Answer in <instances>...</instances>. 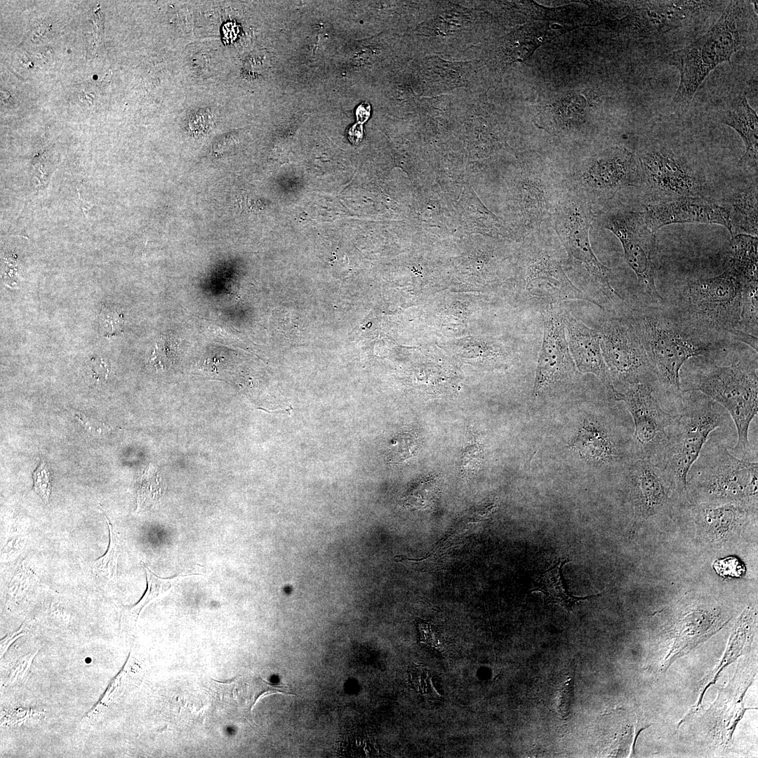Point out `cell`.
I'll use <instances>...</instances> for the list:
<instances>
[{
    "mask_svg": "<svg viewBox=\"0 0 758 758\" xmlns=\"http://www.w3.org/2000/svg\"><path fill=\"white\" fill-rule=\"evenodd\" d=\"M757 282L724 269L689 283L680 292L679 318L700 331H726L757 350Z\"/></svg>",
    "mask_w": 758,
    "mask_h": 758,
    "instance_id": "obj_1",
    "label": "cell"
},
{
    "mask_svg": "<svg viewBox=\"0 0 758 758\" xmlns=\"http://www.w3.org/2000/svg\"><path fill=\"white\" fill-rule=\"evenodd\" d=\"M750 4L751 1H730L703 35L668 56L669 63L680 74L673 99L677 108L687 110L710 72L729 62L733 54L757 39V18Z\"/></svg>",
    "mask_w": 758,
    "mask_h": 758,
    "instance_id": "obj_2",
    "label": "cell"
},
{
    "mask_svg": "<svg viewBox=\"0 0 758 758\" xmlns=\"http://www.w3.org/2000/svg\"><path fill=\"white\" fill-rule=\"evenodd\" d=\"M632 324L656 380L668 391L681 390L680 371L688 359L715 349L700 330L674 314L646 311L635 316Z\"/></svg>",
    "mask_w": 758,
    "mask_h": 758,
    "instance_id": "obj_3",
    "label": "cell"
},
{
    "mask_svg": "<svg viewBox=\"0 0 758 758\" xmlns=\"http://www.w3.org/2000/svg\"><path fill=\"white\" fill-rule=\"evenodd\" d=\"M657 615L661 621L651 632V660L647 665L656 675L665 673L731 620L717 602L699 599H681Z\"/></svg>",
    "mask_w": 758,
    "mask_h": 758,
    "instance_id": "obj_4",
    "label": "cell"
},
{
    "mask_svg": "<svg viewBox=\"0 0 758 758\" xmlns=\"http://www.w3.org/2000/svg\"><path fill=\"white\" fill-rule=\"evenodd\" d=\"M757 462L734 456L721 444H707L689 471L688 502L757 507Z\"/></svg>",
    "mask_w": 758,
    "mask_h": 758,
    "instance_id": "obj_5",
    "label": "cell"
},
{
    "mask_svg": "<svg viewBox=\"0 0 758 758\" xmlns=\"http://www.w3.org/2000/svg\"><path fill=\"white\" fill-rule=\"evenodd\" d=\"M707 397L686 405L674 415L666 442L654 463L659 467L670 493L688 500L686 479L689 470L708 441L724 423V413Z\"/></svg>",
    "mask_w": 758,
    "mask_h": 758,
    "instance_id": "obj_6",
    "label": "cell"
},
{
    "mask_svg": "<svg viewBox=\"0 0 758 758\" xmlns=\"http://www.w3.org/2000/svg\"><path fill=\"white\" fill-rule=\"evenodd\" d=\"M757 365L736 363L729 366L710 364L696 371L686 391H697L722 406L731 415L737 430L732 448L736 457L750 461L752 447L748 432L757 414Z\"/></svg>",
    "mask_w": 758,
    "mask_h": 758,
    "instance_id": "obj_7",
    "label": "cell"
},
{
    "mask_svg": "<svg viewBox=\"0 0 758 758\" xmlns=\"http://www.w3.org/2000/svg\"><path fill=\"white\" fill-rule=\"evenodd\" d=\"M524 297L528 307L538 309L559 305L567 300L596 301L577 288L565 273L554 248L531 243L528 246L522 279Z\"/></svg>",
    "mask_w": 758,
    "mask_h": 758,
    "instance_id": "obj_8",
    "label": "cell"
},
{
    "mask_svg": "<svg viewBox=\"0 0 758 758\" xmlns=\"http://www.w3.org/2000/svg\"><path fill=\"white\" fill-rule=\"evenodd\" d=\"M649 380L613 390L616 401H623L634 425L633 448L637 458L656 460L662 451L675 415L664 411L656 397L654 382Z\"/></svg>",
    "mask_w": 758,
    "mask_h": 758,
    "instance_id": "obj_9",
    "label": "cell"
},
{
    "mask_svg": "<svg viewBox=\"0 0 758 758\" xmlns=\"http://www.w3.org/2000/svg\"><path fill=\"white\" fill-rule=\"evenodd\" d=\"M757 674L756 656L743 658L727 684L719 689L716 700L702 714L703 725L710 743L720 753L732 749L733 736L738 722L747 710L755 709L745 707L744 697Z\"/></svg>",
    "mask_w": 758,
    "mask_h": 758,
    "instance_id": "obj_10",
    "label": "cell"
},
{
    "mask_svg": "<svg viewBox=\"0 0 758 758\" xmlns=\"http://www.w3.org/2000/svg\"><path fill=\"white\" fill-rule=\"evenodd\" d=\"M597 331L613 390L616 385L625 388L639 382L656 380L632 323L609 319Z\"/></svg>",
    "mask_w": 758,
    "mask_h": 758,
    "instance_id": "obj_11",
    "label": "cell"
},
{
    "mask_svg": "<svg viewBox=\"0 0 758 758\" xmlns=\"http://www.w3.org/2000/svg\"><path fill=\"white\" fill-rule=\"evenodd\" d=\"M603 226L620 240L626 262L649 296L654 300H662L655 283L656 233L649 227L644 212L609 213L604 218Z\"/></svg>",
    "mask_w": 758,
    "mask_h": 758,
    "instance_id": "obj_12",
    "label": "cell"
},
{
    "mask_svg": "<svg viewBox=\"0 0 758 758\" xmlns=\"http://www.w3.org/2000/svg\"><path fill=\"white\" fill-rule=\"evenodd\" d=\"M554 229L570 256L581 262L601 292L608 297L614 293L609 281V270L594 255L589 239L590 211L578 197H567L554 214Z\"/></svg>",
    "mask_w": 758,
    "mask_h": 758,
    "instance_id": "obj_13",
    "label": "cell"
},
{
    "mask_svg": "<svg viewBox=\"0 0 758 758\" xmlns=\"http://www.w3.org/2000/svg\"><path fill=\"white\" fill-rule=\"evenodd\" d=\"M561 310L560 305H554L541 312L544 328L533 386L535 396L554 389L576 375Z\"/></svg>",
    "mask_w": 758,
    "mask_h": 758,
    "instance_id": "obj_14",
    "label": "cell"
},
{
    "mask_svg": "<svg viewBox=\"0 0 758 758\" xmlns=\"http://www.w3.org/2000/svg\"><path fill=\"white\" fill-rule=\"evenodd\" d=\"M630 499L634 509L630 536L649 517H672L670 491L659 467L651 460L637 458L628 470Z\"/></svg>",
    "mask_w": 758,
    "mask_h": 758,
    "instance_id": "obj_15",
    "label": "cell"
},
{
    "mask_svg": "<svg viewBox=\"0 0 758 758\" xmlns=\"http://www.w3.org/2000/svg\"><path fill=\"white\" fill-rule=\"evenodd\" d=\"M691 515L697 536L710 546L722 547L736 540L757 507L733 503H692Z\"/></svg>",
    "mask_w": 758,
    "mask_h": 758,
    "instance_id": "obj_16",
    "label": "cell"
},
{
    "mask_svg": "<svg viewBox=\"0 0 758 758\" xmlns=\"http://www.w3.org/2000/svg\"><path fill=\"white\" fill-rule=\"evenodd\" d=\"M639 164L641 177L666 201L698 197L700 185L696 178L671 153L650 149L639 157Z\"/></svg>",
    "mask_w": 758,
    "mask_h": 758,
    "instance_id": "obj_17",
    "label": "cell"
},
{
    "mask_svg": "<svg viewBox=\"0 0 758 758\" xmlns=\"http://www.w3.org/2000/svg\"><path fill=\"white\" fill-rule=\"evenodd\" d=\"M644 212L649 227L655 233L670 224L703 223L722 225L731 234L728 209L699 197H685L649 204Z\"/></svg>",
    "mask_w": 758,
    "mask_h": 758,
    "instance_id": "obj_18",
    "label": "cell"
},
{
    "mask_svg": "<svg viewBox=\"0 0 758 758\" xmlns=\"http://www.w3.org/2000/svg\"><path fill=\"white\" fill-rule=\"evenodd\" d=\"M641 178L639 161L628 149L613 147L603 152L584 173L587 185L601 193H614L637 183Z\"/></svg>",
    "mask_w": 758,
    "mask_h": 758,
    "instance_id": "obj_19",
    "label": "cell"
},
{
    "mask_svg": "<svg viewBox=\"0 0 758 758\" xmlns=\"http://www.w3.org/2000/svg\"><path fill=\"white\" fill-rule=\"evenodd\" d=\"M561 315L576 368L581 373H592L598 377L612 392L613 387L602 357L597 331L587 326L566 309L562 308Z\"/></svg>",
    "mask_w": 758,
    "mask_h": 758,
    "instance_id": "obj_20",
    "label": "cell"
},
{
    "mask_svg": "<svg viewBox=\"0 0 758 758\" xmlns=\"http://www.w3.org/2000/svg\"><path fill=\"white\" fill-rule=\"evenodd\" d=\"M756 629L757 613L753 607L748 606L736 620L721 660L700 681L697 701L679 721L677 726L691 719L701 710L705 692L710 686L716 683L723 670L739 657L750 652Z\"/></svg>",
    "mask_w": 758,
    "mask_h": 758,
    "instance_id": "obj_21",
    "label": "cell"
},
{
    "mask_svg": "<svg viewBox=\"0 0 758 758\" xmlns=\"http://www.w3.org/2000/svg\"><path fill=\"white\" fill-rule=\"evenodd\" d=\"M721 121L734 129L742 138L745 151L738 166L749 170L757 168L758 117L745 94L735 97L722 112Z\"/></svg>",
    "mask_w": 758,
    "mask_h": 758,
    "instance_id": "obj_22",
    "label": "cell"
},
{
    "mask_svg": "<svg viewBox=\"0 0 758 758\" xmlns=\"http://www.w3.org/2000/svg\"><path fill=\"white\" fill-rule=\"evenodd\" d=\"M571 446L581 457L599 465H610L621 456L610 430L596 420L587 421Z\"/></svg>",
    "mask_w": 758,
    "mask_h": 758,
    "instance_id": "obj_23",
    "label": "cell"
},
{
    "mask_svg": "<svg viewBox=\"0 0 758 758\" xmlns=\"http://www.w3.org/2000/svg\"><path fill=\"white\" fill-rule=\"evenodd\" d=\"M757 237L736 234L731 237L724 269L746 282H757Z\"/></svg>",
    "mask_w": 758,
    "mask_h": 758,
    "instance_id": "obj_24",
    "label": "cell"
},
{
    "mask_svg": "<svg viewBox=\"0 0 758 758\" xmlns=\"http://www.w3.org/2000/svg\"><path fill=\"white\" fill-rule=\"evenodd\" d=\"M569 561L568 558L558 559L553 564L543 570L536 578L532 591L540 592L545 604H558L567 611H572L578 601L595 595L576 596L566 589L562 578V568Z\"/></svg>",
    "mask_w": 758,
    "mask_h": 758,
    "instance_id": "obj_25",
    "label": "cell"
},
{
    "mask_svg": "<svg viewBox=\"0 0 758 758\" xmlns=\"http://www.w3.org/2000/svg\"><path fill=\"white\" fill-rule=\"evenodd\" d=\"M731 225V237L747 234L754 237L758 233L757 185H752L733 195L729 210Z\"/></svg>",
    "mask_w": 758,
    "mask_h": 758,
    "instance_id": "obj_26",
    "label": "cell"
},
{
    "mask_svg": "<svg viewBox=\"0 0 758 758\" xmlns=\"http://www.w3.org/2000/svg\"><path fill=\"white\" fill-rule=\"evenodd\" d=\"M232 684L234 690L233 696L230 700H234L239 707L246 709L248 711H251L258 698L265 694L282 693L296 696L285 686L272 684L258 677L239 679Z\"/></svg>",
    "mask_w": 758,
    "mask_h": 758,
    "instance_id": "obj_27",
    "label": "cell"
},
{
    "mask_svg": "<svg viewBox=\"0 0 758 758\" xmlns=\"http://www.w3.org/2000/svg\"><path fill=\"white\" fill-rule=\"evenodd\" d=\"M109 532V543L106 553L92 566V572L102 583L114 584L117 580L118 559L121 552V540L109 520L105 517Z\"/></svg>",
    "mask_w": 758,
    "mask_h": 758,
    "instance_id": "obj_28",
    "label": "cell"
},
{
    "mask_svg": "<svg viewBox=\"0 0 758 758\" xmlns=\"http://www.w3.org/2000/svg\"><path fill=\"white\" fill-rule=\"evenodd\" d=\"M419 446V440L414 434L408 432L399 434L390 442L386 459L392 464L402 463L412 458Z\"/></svg>",
    "mask_w": 758,
    "mask_h": 758,
    "instance_id": "obj_29",
    "label": "cell"
},
{
    "mask_svg": "<svg viewBox=\"0 0 758 758\" xmlns=\"http://www.w3.org/2000/svg\"><path fill=\"white\" fill-rule=\"evenodd\" d=\"M145 571L147 589L140 601V604L142 605L146 604L149 601L167 594L178 581L187 576H178L173 578H161L156 576L147 566H145Z\"/></svg>",
    "mask_w": 758,
    "mask_h": 758,
    "instance_id": "obj_30",
    "label": "cell"
},
{
    "mask_svg": "<svg viewBox=\"0 0 758 758\" xmlns=\"http://www.w3.org/2000/svg\"><path fill=\"white\" fill-rule=\"evenodd\" d=\"M483 452L477 439H471L463 448L461 457L462 471L466 474L477 472L481 465Z\"/></svg>",
    "mask_w": 758,
    "mask_h": 758,
    "instance_id": "obj_31",
    "label": "cell"
},
{
    "mask_svg": "<svg viewBox=\"0 0 758 758\" xmlns=\"http://www.w3.org/2000/svg\"><path fill=\"white\" fill-rule=\"evenodd\" d=\"M32 475L35 492L45 503H47L51 491V474L48 467L44 460L34 471Z\"/></svg>",
    "mask_w": 758,
    "mask_h": 758,
    "instance_id": "obj_32",
    "label": "cell"
},
{
    "mask_svg": "<svg viewBox=\"0 0 758 758\" xmlns=\"http://www.w3.org/2000/svg\"><path fill=\"white\" fill-rule=\"evenodd\" d=\"M586 102L583 97L572 95L564 98L559 108L561 117L567 119H578L583 116Z\"/></svg>",
    "mask_w": 758,
    "mask_h": 758,
    "instance_id": "obj_33",
    "label": "cell"
},
{
    "mask_svg": "<svg viewBox=\"0 0 758 758\" xmlns=\"http://www.w3.org/2000/svg\"><path fill=\"white\" fill-rule=\"evenodd\" d=\"M573 680L568 678L559 691L557 699V710L563 719L570 714L573 701Z\"/></svg>",
    "mask_w": 758,
    "mask_h": 758,
    "instance_id": "obj_34",
    "label": "cell"
},
{
    "mask_svg": "<svg viewBox=\"0 0 758 758\" xmlns=\"http://www.w3.org/2000/svg\"><path fill=\"white\" fill-rule=\"evenodd\" d=\"M715 571L723 578L741 577L745 573V566L735 557H729L714 561Z\"/></svg>",
    "mask_w": 758,
    "mask_h": 758,
    "instance_id": "obj_35",
    "label": "cell"
},
{
    "mask_svg": "<svg viewBox=\"0 0 758 758\" xmlns=\"http://www.w3.org/2000/svg\"><path fill=\"white\" fill-rule=\"evenodd\" d=\"M85 662L86 663H89L91 662V659L90 658H86V660H85Z\"/></svg>",
    "mask_w": 758,
    "mask_h": 758,
    "instance_id": "obj_36",
    "label": "cell"
}]
</instances>
